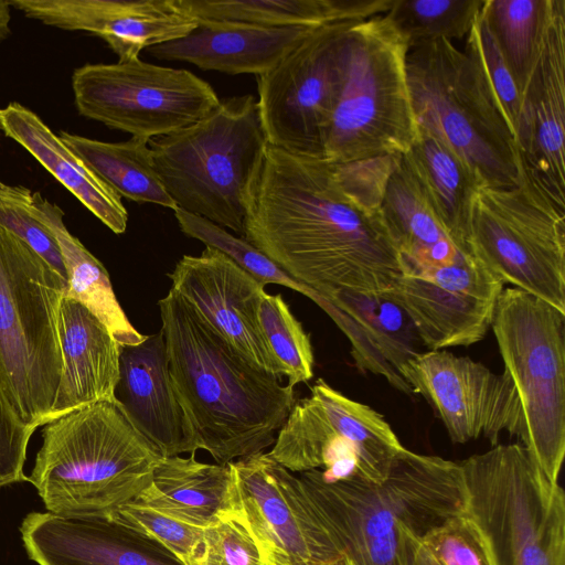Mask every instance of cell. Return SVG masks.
Instances as JSON below:
<instances>
[{
  "mask_svg": "<svg viewBox=\"0 0 565 565\" xmlns=\"http://www.w3.org/2000/svg\"><path fill=\"white\" fill-rule=\"evenodd\" d=\"M243 238L323 298L382 295L405 271L381 203L345 189L324 159L270 145Z\"/></svg>",
  "mask_w": 565,
  "mask_h": 565,
  "instance_id": "6da1fadb",
  "label": "cell"
},
{
  "mask_svg": "<svg viewBox=\"0 0 565 565\" xmlns=\"http://www.w3.org/2000/svg\"><path fill=\"white\" fill-rule=\"evenodd\" d=\"M158 305L191 455L202 449L226 465L273 446L294 388L247 361L172 289Z\"/></svg>",
  "mask_w": 565,
  "mask_h": 565,
  "instance_id": "7a4b0ae2",
  "label": "cell"
},
{
  "mask_svg": "<svg viewBox=\"0 0 565 565\" xmlns=\"http://www.w3.org/2000/svg\"><path fill=\"white\" fill-rule=\"evenodd\" d=\"M319 520L352 565H409L407 529L430 531L466 510L459 462L404 448L386 479L327 481L298 473Z\"/></svg>",
  "mask_w": 565,
  "mask_h": 565,
  "instance_id": "3957f363",
  "label": "cell"
},
{
  "mask_svg": "<svg viewBox=\"0 0 565 565\" xmlns=\"http://www.w3.org/2000/svg\"><path fill=\"white\" fill-rule=\"evenodd\" d=\"M161 457L115 397L43 425L28 481L50 513L108 519L150 483Z\"/></svg>",
  "mask_w": 565,
  "mask_h": 565,
  "instance_id": "277c9868",
  "label": "cell"
},
{
  "mask_svg": "<svg viewBox=\"0 0 565 565\" xmlns=\"http://www.w3.org/2000/svg\"><path fill=\"white\" fill-rule=\"evenodd\" d=\"M268 145L249 94L220 100L195 124L149 140L154 169L177 209L239 237Z\"/></svg>",
  "mask_w": 565,
  "mask_h": 565,
  "instance_id": "5b68a950",
  "label": "cell"
},
{
  "mask_svg": "<svg viewBox=\"0 0 565 565\" xmlns=\"http://www.w3.org/2000/svg\"><path fill=\"white\" fill-rule=\"evenodd\" d=\"M406 72L418 127L450 147L481 186L519 183L521 154L500 103L477 64L440 39L408 49Z\"/></svg>",
  "mask_w": 565,
  "mask_h": 565,
  "instance_id": "8992f818",
  "label": "cell"
},
{
  "mask_svg": "<svg viewBox=\"0 0 565 565\" xmlns=\"http://www.w3.org/2000/svg\"><path fill=\"white\" fill-rule=\"evenodd\" d=\"M66 278L0 227V380L28 425L51 420L63 358L60 311Z\"/></svg>",
  "mask_w": 565,
  "mask_h": 565,
  "instance_id": "52a82bcc",
  "label": "cell"
},
{
  "mask_svg": "<svg viewBox=\"0 0 565 565\" xmlns=\"http://www.w3.org/2000/svg\"><path fill=\"white\" fill-rule=\"evenodd\" d=\"M408 44L381 14L345 33V67L323 159L350 163L403 154L418 136L406 72Z\"/></svg>",
  "mask_w": 565,
  "mask_h": 565,
  "instance_id": "ba28073f",
  "label": "cell"
},
{
  "mask_svg": "<svg viewBox=\"0 0 565 565\" xmlns=\"http://www.w3.org/2000/svg\"><path fill=\"white\" fill-rule=\"evenodd\" d=\"M466 511L494 565H565V494L522 444L495 445L459 461Z\"/></svg>",
  "mask_w": 565,
  "mask_h": 565,
  "instance_id": "9c48e42d",
  "label": "cell"
},
{
  "mask_svg": "<svg viewBox=\"0 0 565 565\" xmlns=\"http://www.w3.org/2000/svg\"><path fill=\"white\" fill-rule=\"evenodd\" d=\"M466 244L504 285L565 312V203L523 166L516 185L477 189Z\"/></svg>",
  "mask_w": 565,
  "mask_h": 565,
  "instance_id": "30bf717a",
  "label": "cell"
},
{
  "mask_svg": "<svg viewBox=\"0 0 565 565\" xmlns=\"http://www.w3.org/2000/svg\"><path fill=\"white\" fill-rule=\"evenodd\" d=\"M491 329L520 397L522 445L558 483L565 455V312L524 290L503 288Z\"/></svg>",
  "mask_w": 565,
  "mask_h": 565,
  "instance_id": "8fae6325",
  "label": "cell"
},
{
  "mask_svg": "<svg viewBox=\"0 0 565 565\" xmlns=\"http://www.w3.org/2000/svg\"><path fill=\"white\" fill-rule=\"evenodd\" d=\"M404 448L380 413L318 379L296 401L269 454L291 472L320 469L327 481L359 476L380 484Z\"/></svg>",
  "mask_w": 565,
  "mask_h": 565,
  "instance_id": "7c38bea8",
  "label": "cell"
},
{
  "mask_svg": "<svg viewBox=\"0 0 565 565\" xmlns=\"http://www.w3.org/2000/svg\"><path fill=\"white\" fill-rule=\"evenodd\" d=\"M79 115L151 140L195 124L220 98L213 87L184 68L139 57L114 64H85L72 75Z\"/></svg>",
  "mask_w": 565,
  "mask_h": 565,
  "instance_id": "4fadbf2b",
  "label": "cell"
},
{
  "mask_svg": "<svg viewBox=\"0 0 565 565\" xmlns=\"http://www.w3.org/2000/svg\"><path fill=\"white\" fill-rule=\"evenodd\" d=\"M358 22L319 26L256 76L257 104L273 147L323 159L345 67V33Z\"/></svg>",
  "mask_w": 565,
  "mask_h": 565,
  "instance_id": "5bb4252c",
  "label": "cell"
},
{
  "mask_svg": "<svg viewBox=\"0 0 565 565\" xmlns=\"http://www.w3.org/2000/svg\"><path fill=\"white\" fill-rule=\"evenodd\" d=\"M233 508L269 565H331L343 556L294 472L269 452L230 462Z\"/></svg>",
  "mask_w": 565,
  "mask_h": 565,
  "instance_id": "9a60e30c",
  "label": "cell"
},
{
  "mask_svg": "<svg viewBox=\"0 0 565 565\" xmlns=\"http://www.w3.org/2000/svg\"><path fill=\"white\" fill-rule=\"evenodd\" d=\"M399 374L427 401L452 443L484 437L495 446L503 431L522 438V406L505 371L497 374L469 358L427 350L408 359Z\"/></svg>",
  "mask_w": 565,
  "mask_h": 565,
  "instance_id": "2e32d148",
  "label": "cell"
},
{
  "mask_svg": "<svg viewBox=\"0 0 565 565\" xmlns=\"http://www.w3.org/2000/svg\"><path fill=\"white\" fill-rule=\"evenodd\" d=\"M504 284L468 255L443 267L404 271L386 292L428 350L468 347L489 329Z\"/></svg>",
  "mask_w": 565,
  "mask_h": 565,
  "instance_id": "e0dca14e",
  "label": "cell"
},
{
  "mask_svg": "<svg viewBox=\"0 0 565 565\" xmlns=\"http://www.w3.org/2000/svg\"><path fill=\"white\" fill-rule=\"evenodd\" d=\"M171 288L225 341L256 367L285 375L260 326L265 286L223 253L206 246L184 255L168 274Z\"/></svg>",
  "mask_w": 565,
  "mask_h": 565,
  "instance_id": "ac0fdd59",
  "label": "cell"
},
{
  "mask_svg": "<svg viewBox=\"0 0 565 565\" xmlns=\"http://www.w3.org/2000/svg\"><path fill=\"white\" fill-rule=\"evenodd\" d=\"M514 134L523 168L565 203V0H550Z\"/></svg>",
  "mask_w": 565,
  "mask_h": 565,
  "instance_id": "d6986e66",
  "label": "cell"
},
{
  "mask_svg": "<svg viewBox=\"0 0 565 565\" xmlns=\"http://www.w3.org/2000/svg\"><path fill=\"white\" fill-rule=\"evenodd\" d=\"M28 18L46 25L102 38L119 61L185 36L198 20L177 0H9Z\"/></svg>",
  "mask_w": 565,
  "mask_h": 565,
  "instance_id": "ffe728a7",
  "label": "cell"
},
{
  "mask_svg": "<svg viewBox=\"0 0 565 565\" xmlns=\"http://www.w3.org/2000/svg\"><path fill=\"white\" fill-rule=\"evenodd\" d=\"M20 532L38 565H184L157 542L110 519L32 512Z\"/></svg>",
  "mask_w": 565,
  "mask_h": 565,
  "instance_id": "44dd1931",
  "label": "cell"
},
{
  "mask_svg": "<svg viewBox=\"0 0 565 565\" xmlns=\"http://www.w3.org/2000/svg\"><path fill=\"white\" fill-rule=\"evenodd\" d=\"M115 397L162 456L191 455L189 429L170 377L161 330L139 344L120 345Z\"/></svg>",
  "mask_w": 565,
  "mask_h": 565,
  "instance_id": "7402d4cb",
  "label": "cell"
},
{
  "mask_svg": "<svg viewBox=\"0 0 565 565\" xmlns=\"http://www.w3.org/2000/svg\"><path fill=\"white\" fill-rule=\"evenodd\" d=\"M319 26H263L198 20L185 36L147 49L158 60L188 62L204 71L260 75Z\"/></svg>",
  "mask_w": 565,
  "mask_h": 565,
  "instance_id": "603a6c76",
  "label": "cell"
},
{
  "mask_svg": "<svg viewBox=\"0 0 565 565\" xmlns=\"http://www.w3.org/2000/svg\"><path fill=\"white\" fill-rule=\"evenodd\" d=\"M320 308L349 339L351 355L361 372L384 377L402 393H413L399 369L422 352L418 349L423 344L398 306L383 295L339 291L323 298Z\"/></svg>",
  "mask_w": 565,
  "mask_h": 565,
  "instance_id": "cb8c5ba5",
  "label": "cell"
},
{
  "mask_svg": "<svg viewBox=\"0 0 565 565\" xmlns=\"http://www.w3.org/2000/svg\"><path fill=\"white\" fill-rule=\"evenodd\" d=\"M60 340L63 369L51 420L114 399L119 380L120 344L87 308L66 296L60 311Z\"/></svg>",
  "mask_w": 565,
  "mask_h": 565,
  "instance_id": "d4e9b609",
  "label": "cell"
},
{
  "mask_svg": "<svg viewBox=\"0 0 565 565\" xmlns=\"http://www.w3.org/2000/svg\"><path fill=\"white\" fill-rule=\"evenodd\" d=\"M0 129L30 152L62 185L115 234H122L128 212L117 195L44 121L19 103L0 108Z\"/></svg>",
  "mask_w": 565,
  "mask_h": 565,
  "instance_id": "484cf974",
  "label": "cell"
},
{
  "mask_svg": "<svg viewBox=\"0 0 565 565\" xmlns=\"http://www.w3.org/2000/svg\"><path fill=\"white\" fill-rule=\"evenodd\" d=\"M381 211L405 271L443 267L468 256L439 222L403 154L385 182Z\"/></svg>",
  "mask_w": 565,
  "mask_h": 565,
  "instance_id": "4316f807",
  "label": "cell"
},
{
  "mask_svg": "<svg viewBox=\"0 0 565 565\" xmlns=\"http://www.w3.org/2000/svg\"><path fill=\"white\" fill-rule=\"evenodd\" d=\"M184 523L206 527L233 510L230 463H205L195 455L162 456L150 483L132 500Z\"/></svg>",
  "mask_w": 565,
  "mask_h": 565,
  "instance_id": "83f0119b",
  "label": "cell"
},
{
  "mask_svg": "<svg viewBox=\"0 0 565 565\" xmlns=\"http://www.w3.org/2000/svg\"><path fill=\"white\" fill-rule=\"evenodd\" d=\"M403 153L429 205L455 245L465 254L472 198L480 182L471 168L444 141L418 127Z\"/></svg>",
  "mask_w": 565,
  "mask_h": 565,
  "instance_id": "f1b7e54d",
  "label": "cell"
},
{
  "mask_svg": "<svg viewBox=\"0 0 565 565\" xmlns=\"http://www.w3.org/2000/svg\"><path fill=\"white\" fill-rule=\"evenodd\" d=\"M196 20L263 26H322L384 14L393 0H177Z\"/></svg>",
  "mask_w": 565,
  "mask_h": 565,
  "instance_id": "f546056e",
  "label": "cell"
},
{
  "mask_svg": "<svg viewBox=\"0 0 565 565\" xmlns=\"http://www.w3.org/2000/svg\"><path fill=\"white\" fill-rule=\"evenodd\" d=\"M34 203L43 223L54 234L66 274L65 296L87 308L99 319L120 345H136L147 335L130 323L118 302L104 265L66 228L63 211L34 193Z\"/></svg>",
  "mask_w": 565,
  "mask_h": 565,
  "instance_id": "4dcf8cb0",
  "label": "cell"
},
{
  "mask_svg": "<svg viewBox=\"0 0 565 565\" xmlns=\"http://www.w3.org/2000/svg\"><path fill=\"white\" fill-rule=\"evenodd\" d=\"M63 143L120 198L177 209L153 164L149 140L107 142L61 131Z\"/></svg>",
  "mask_w": 565,
  "mask_h": 565,
  "instance_id": "1f68e13d",
  "label": "cell"
},
{
  "mask_svg": "<svg viewBox=\"0 0 565 565\" xmlns=\"http://www.w3.org/2000/svg\"><path fill=\"white\" fill-rule=\"evenodd\" d=\"M550 0H486L484 11L521 93L533 67Z\"/></svg>",
  "mask_w": 565,
  "mask_h": 565,
  "instance_id": "d6a6232c",
  "label": "cell"
},
{
  "mask_svg": "<svg viewBox=\"0 0 565 565\" xmlns=\"http://www.w3.org/2000/svg\"><path fill=\"white\" fill-rule=\"evenodd\" d=\"M484 0H393L384 14L403 35L408 49L446 39H466Z\"/></svg>",
  "mask_w": 565,
  "mask_h": 565,
  "instance_id": "836d02e7",
  "label": "cell"
},
{
  "mask_svg": "<svg viewBox=\"0 0 565 565\" xmlns=\"http://www.w3.org/2000/svg\"><path fill=\"white\" fill-rule=\"evenodd\" d=\"M173 212L184 235L223 253L262 285L278 284L305 295L316 303L320 300L317 291L292 279L243 237L183 210L175 209Z\"/></svg>",
  "mask_w": 565,
  "mask_h": 565,
  "instance_id": "e575fe53",
  "label": "cell"
},
{
  "mask_svg": "<svg viewBox=\"0 0 565 565\" xmlns=\"http://www.w3.org/2000/svg\"><path fill=\"white\" fill-rule=\"evenodd\" d=\"M264 335L285 370L288 386L313 377L315 356L310 335L290 311L280 294H264L259 307Z\"/></svg>",
  "mask_w": 565,
  "mask_h": 565,
  "instance_id": "d590c367",
  "label": "cell"
},
{
  "mask_svg": "<svg viewBox=\"0 0 565 565\" xmlns=\"http://www.w3.org/2000/svg\"><path fill=\"white\" fill-rule=\"evenodd\" d=\"M108 519L157 542L184 565H198L205 527L184 523L137 501L119 507Z\"/></svg>",
  "mask_w": 565,
  "mask_h": 565,
  "instance_id": "8d00e7d4",
  "label": "cell"
},
{
  "mask_svg": "<svg viewBox=\"0 0 565 565\" xmlns=\"http://www.w3.org/2000/svg\"><path fill=\"white\" fill-rule=\"evenodd\" d=\"M0 227L28 244L66 278L56 238L41 220L33 192L0 181Z\"/></svg>",
  "mask_w": 565,
  "mask_h": 565,
  "instance_id": "74e56055",
  "label": "cell"
},
{
  "mask_svg": "<svg viewBox=\"0 0 565 565\" xmlns=\"http://www.w3.org/2000/svg\"><path fill=\"white\" fill-rule=\"evenodd\" d=\"M466 40L465 52L479 67L490 89L500 103L513 132H515L520 114L521 97L512 74L490 29L484 11V3Z\"/></svg>",
  "mask_w": 565,
  "mask_h": 565,
  "instance_id": "f35d334b",
  "label": "cell"
},
{
  "mask_svg": "<svg viewBox=\"0 0 565 565\" xmlns=\"http://www.w3.org/2000/svg\"><path fill=\"white\" fill-rule=\"evenodd\" d=\"M420 540L443 565H494L480 527L466 510L431 529Z\"/></svg>",
  "mask_w": 565,
  "mask_h": 565,
  "instance_id": "ab89813d",
  "label": "cell"
},
{
  "mask_svg": "<svg viewBox=\"0 0 565 565\" xmlns=\"http://www.w3.org/2000/svg\"><path fill=\"white\" fill-rule=\"evenodd\" d=\"M198 565H269L241 514L218 515L204 530Z\"/></svg>",
  "mask_w": 565,
  "mask_h": 565,
  "instance_id": "60d3db41",
  "label": "cell"
},
{
  "mask_svg": "<svg viewBox=\"0 0 565 565\" xmlns=\"http://www.w3.org/2000/svg\"><path fill=\"white\" fill-rule=\"evenodd\" d=\"M35 429L21 419L0 380V488L28 481L23 468Z\"/></svg>",
  "mask_w": 565,
  "mask_h": 565,
  "instance_id": "b9f144b4",
  "label": "cell"
},
{
  "mask_svg": "<svg viewBox=\"0 0 565 565\" xmlns=\"http://www.w3.org/2000/svg\"><path fill=\"white\" fill-rule=\"evenodd\" d=\"M427 532L418 529H407L406 542L408 546L409 565H443L422 542L420 537Z\"/></svg>",
  "mask_w": 565,
  "mask_h": 565,
  "instance_id": "7bdbcfd3",
  "label": "cell"
},
{
  "mask_svg": "<svg viewBox=\"0 0 565 565\" xmlns=\"http://www.w3.org/2000/svg\"><path fill=\"white\" fill-rule=\"evenodd\" d=\"M11 6L9 0H0V42L7 39L10 33Z\"/></svg>",
  "mask_w": 565,
  "mask_h": 565,
  "instance_id": "ee69618b",
  "label": "cell"
},
{
  "mask_svg": "<svg viewBox=\"0 0 565 565\" xmlns=\"http://www.w3.org/2000/svg\"><path fill=\"white\" fill-rule=\"evenodd\" d=\"M331 565H352L349 558L343 554L338 561L332 563Z\"/></svg>",
  "mask_w": 565,
  "mask_h": 565,
  "instance_id": "f6af8a7d",
  "label": "cell"
}]
</instances>
